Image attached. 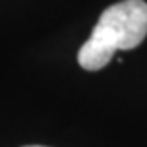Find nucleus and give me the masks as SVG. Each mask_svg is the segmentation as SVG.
Wrapping results in <instances>:
<instances>
[{
    "label": "nucleus",
    "mask_w": 147,
    "mask_h": 147,
    "mask_svg": "<svg viewBox=\"0 0 147 147\" xmlns=\"http://www.w3.org/2000/svg\"><path fill=\"white\" fill-rule=\"evenodd\" d=\"M147 36V4L122 0L101 13L90 37L78 51V64L85 71H99L117 50H133Z\"/></svg>",
    "instance_id": "obj_1"
},
{
    "label": "nucleus",
    "mask_w": 147,
    "mask_h": 147,
    "mask_svg": "<svg viewBox=\"0 0 147 147\" xmlns=\"http://www.w3.org/2000/svg\"><path fill=\"white\" fill-rule=\"evenodd\" d=\"M23 147H46V145H23Z\"/></svg>",
    "instance_id": "obj_2"
}]
</instances>
